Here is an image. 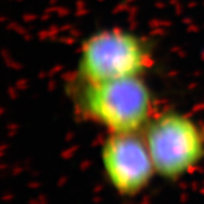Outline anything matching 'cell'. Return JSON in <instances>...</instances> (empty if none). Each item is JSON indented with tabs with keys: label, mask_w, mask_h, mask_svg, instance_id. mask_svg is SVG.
Here are the masks:
<instances>
[{
	"label": "cell",
	"mask_w": 204,
	"mask_h": 204,
	"mask_svg": "<svg viewBox=\"0 0 204 204\" xmlns=\"http://www.w3.org/2000/svg\"><path fill=\"white\" fill-rule=\"evenodd\" d=\"M83 108L110 134L137 133L151 115V94L139 76L86 83Z\"/></svg>",
	"instance_id": "cell-1"
},
{
	"label": "cell",
	"mask_w": 204,
	"mask_h": 204,
	"mask_svg": "<svg viewBox=\"0 0 204 204\" xmlns=\"http://www.w3.org/2000/svg\"><path fill=\"white\" fill-rule=\"evenodd\" d=\"M144 141L157 175L176 180L190 172L204 155V137L190 117L168 112L146 125Z\"/></svg>",
	"instance_id": "cell-2"
},
{
	"label": "cell",
	"mask_w": 204,
	"mask_h": 204,
	"mask_svg": "<svg viewBox=\"0 0 204 204\" xmlns=\"http://www.w3.org/2000/svg\"><path fill=\"white\" fill-rule=\"evenodd\" d=\"M149 64L143 42L115 28L101 31L83 44L78 70L85 83H99L139 76Z\"/></svg>",
	"instance_id": "cell-3"
},
{
	"label": "cell",
	"mask_w": 204,
	"mask_h": 204,
	"mask_svg": "<svg viewBox=\"0 0 204 204\" xmlns=\"http://www.w3.org/2000/svg\"><path fill=\"white\" fill-rule=\"evenodd\" d=\"M101 162L110 186L122 196H136L150 185L155 172L144 138L110 134L101 150Z\"/></svg>",
	"instance_id": "cell-4"
}]
</instances>
